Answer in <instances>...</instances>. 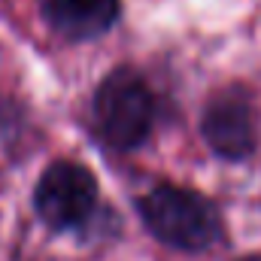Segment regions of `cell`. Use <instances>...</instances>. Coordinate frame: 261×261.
Returning a JSON list of instances; mask_svg holds the SVG:
<instances>
[{
  "label": "cell",
  "mask_w": 261,
  "mask_h": 261,
  "mask_svg": "<svg viewBox=\"0 0 261 261\" xmlns=\"http://www.w3.org/2000/svg\"><path fill=\"white\" fill-rule=\"evenodd\" d=\"M55 34L67 40H94L119 18V0H40Z\"/></svg>",
  "instance_id": "obj_5"
},
{
  "label": "cell",
  "mask_w": 261,
  "mask_h": 261,
  "mask_svg": "<svg viewBox=\"0 0 261 261\" xmlns=\"http://www.w3.org/2000/svg\"><path fill=\"white\" fill-rule=\"evenodd\" d=\"M94 122L103 143L119 152L146 143L155 125V97L137 70L116 67L103 76L94 94Z\"/></svg>",
  "instance_id": "obj_2"
},
{
  "label": "cell",
  "mask_w": 261,
  "mask_h": 261,
  "mask_svg": "<svg viewBox=\"0 0 261 261\" xmlns=\"http://www.w3.org/2000/svg\"><path fill=\"white\" fill-rule=\"evenodd\" d=\"M140 216L161 243L182 252H200L222 234V219L213 200L179 186H158L143 195Z\"/></svg>",
  "instance_id": "obj_1"
},
{
  "label": "cell",
  "mask_w": 261,
  "mask_h": 261,
  "mask_svg": "<svg viewBox=\"0 0 261 261\" xmlns=\"http://www.w3.org/2000/svg\"><path fill=\"white\" fill-rule=\"evenodd\" d=\"M200 137L219 158H249L258 146V113L252 94L243 85H228L216 91L203 107Z\"/></svg>",
  "instance_id": "obj_3"
},
{
  "label": "cell",
  "mask_w": 261,
  "mask_h": 261,
  "mask_svg": "<svg viewBox=\"0 0 261 261\" xmlns=\"http://www.w3.org/2000/svg\"><path fill=\"white\" fill-rule=\"evenodd\" d=\"M34 206L40 219L55 231L79 228L97 206V179L76 161H55L37 182Z\"/></svg>",
  "instance_id": "obj_4"
}]
</instances>
